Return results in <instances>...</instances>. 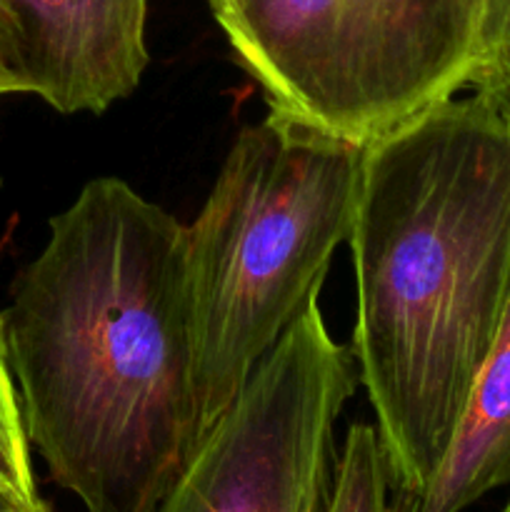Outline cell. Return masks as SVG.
<instances>
[{"instance_id": "1", "label": "cell", "mask_w": 510, "mask_h": 512, "mask_svg": "<svg viewBox=\"0 0 510 512\" xmlns=\"http://www.w3.org/2000/svg\"><path fill=\"white\" fill-rule=\"evenodd\" d=\"M25 433L88 512H155L208 428L195 385L185 225L95 178L50 218L3 313Z\"/></svg>"}, {"instance_id": "2", "label": "cell", "mask_w": 510, "mask_h": 512, "mask_svg": "<svg viewBox=\"0 0 510 512\" xmlns=\"http://www.w3.org/2000/svg\"><path fill=\"white\" fill-rule=\"evenodd\" d=\"M353 350L395 485L420 495L510 295V120L480 95L365 145L348 235Z\"/></svg>"}, {"instance_id": "3", "label": "cell", "mask_w": 510, "mask_h": 512, "mask_svg": "<svg viewBox=\"0 0 510 512\" xmlns=\"http://www.w3.org/2000/svg\"><path fill=\"white\" fill-rule=\"evenodd\" d=\"M365 145L268 110L225 155L185 225L195 385L205 428L320 293L353 230Z\"/></svg>"}, {"instance_id": "4", "label": "cell", "mask_w": 510, "mask_h": 512, "mask_svg": "<svg viewBox=\"0 0 510 512\" xmlns=\"http://www.w3.org/2000/svg\"><path fill=\"white\" fill-rule=\"evenodd\" d=\"M485 0H228L215 15L268 110L368 145L468 85Z\"/></svg>"}, {"instance_id": "5", "label": "cell", "mask_w": 510, "mask_h": 512, "mask_svg": "<svg viewBox=\"0 0 510 512\" xmlns=\"http://www.w3.org/2000/svg\"><path fill=\"white\" fill-rule=\"evenodd\" d=\"M358 385L353 350L335 343L313 295L155 512H325L335 420Z\"/></svg>"}, {"instance_id": "6", "label": "cell", "mask_w": 510, "mask_h": 512, "mask_svg": "<svg viewBox=\"0 0 510 512\" xmlns=\"http://www.w3.org/2000/svg\"><path fill=\"white\" fill-rule=\"evenodd\" d=\"M148 0H0V95L103 113L148 65Z\"/></svg>"}, {"instance_id": "7", "label": "cell", "mask_w": 510, "mask_h": 512, "mask_svg": "<svg viewBox=\"0 0 510 512\" xmlns=\"http://www.w3.org/2000/svg\"><path fill=\"white\" fill-rule=\"evenodd\" d=\"M510 485V295L453 440L413 512H463Z\"/></svg>"}, {"instance_id": "8", "label": "cell", "mask_w": 510, "mask_h": 512, "mask_svg": "<svg viewBox=\"0 0 510 512\" xmlns=\"http://www.w3.org/2000/svg\"><path fill=\"white\" fill-rule=\"evenodd\" d=\"M325 512H413V495L395 485L373 425H350L345 433Z\"/></svg>"}, {"instance_id": "9", "label": "cell", "mask_w": 510, "mask_h": 512, "mask_svg": "<svg viewBox=\"0 0 510 512\" xmlns=\"http://www.w3.org/2000/svg\"><path fill=\"white\" fill-rule=\"evenodd\" d=\"M0 493L28 508H48L40 498L30 463V440L5 348V320L0 315Z\"/></svg>"}, {"instance_id": "10", "label": "cell", "mask_w": 510, "mask_h": 512, "mask_svg": "<svg viewBox=\"0 0 510 512\" xmlns=\"http://www.w3.org/2000/svg\"><path fill=\"white\" fill-rule=\"evenodd\" d=\"M468 85L510 120V0H485Z\"/></svg>"}, {"instance_id": "11", "label": "cell", "mask_w": 510, "mask_h": 512, "mask_svg": "<svg viewBox=\"0 0 510 512\" xmlns=\"http://www.w3.org/2000/svg\"><path fill=\"white\" fill-rule=\"evenodd\" d=\"M0 512H50V508H28V505L0 493Z\"/></svg>"}, {"instance_id": "12", "label": "cell", "mask_w": 510, "mask_h": 512, "mask_svg": "<svg viewBox=\"0 0 510 512\" xmlns=\"http://www.w3.org/2000/svg\"><path fill=\"white\" fill-rule=\"evenodd\" d=\"M205 3H208V8L213 10V15H218L220 10H223L225 5H228V0H205Z\"/></svg>"}, {"instance_id": "13", "label": "cell", "mask_w": 510, "mask_h": 512, "mask_svg": "<svg viewBox=\"0 0 510 512\" xmlns=\"http://www.w3.org/2000/svg\"><path fill=\"white\" fill-rule=\"evenodd\" d=\"M505 512H510V505H508V508H505Z\"/></svg>"}]
</instances>
